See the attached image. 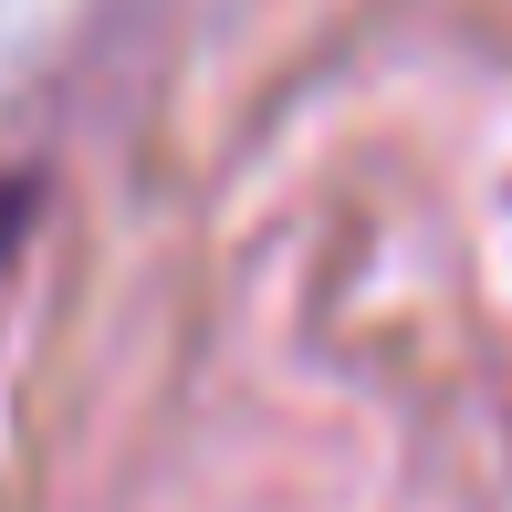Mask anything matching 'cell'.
<instances>
[{"mask_svg":"<svg viewBox=\"0 0 512 512\" xmlns=\"http://www.w3.org/2000/svg\"><path fill=\"white\" fill-rule=\"evenodd\" d=\"M32 220V189H11V178H0V251H11V230Z\"/></svg>","mask_w":512,"mask_h":512,"instance_id":"obj_1","label":"cell"}]
</instances>
